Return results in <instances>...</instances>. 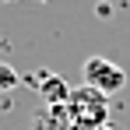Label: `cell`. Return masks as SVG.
Wrapping results in <instances>:
<instances>
[{
	"instance_id": "cell-1",
	"label": "cell",
	"mask_w": 130,
	"mask_h": 130,
	"mask_svg": "<svg viewBox=\"0 0 130 130\" xmlns=\"http://www.w3.org/2000/svg\"><path fill=\"white\" fill-rule=\"evenodd\" d=\"M109 123V99L95 88H74L67 102V130H99Z\"/></svg>"
},
{
	"instance_id": "cell-4",
	"label": "cell",
	"mask_w": 130,
	"mask_h": 130,
	"mask_svg": "<svg viewBox=\"0 0 130 130\" xmlns=\"http://www.w3.org/2000/svg\"><path fill=\"white\" fill-rule=\"evenodd\" d=\"M32 130H67V106L39 112V116H35V123H32Z\"/></svg>"
},
{
	"instance_id": "cell-3",
	"label": "cell",
	"mask_w": 130,
	"mask_h": 130,
	"mask_svg": "<svg viewBox=\"0 0 130 130\" xmlns=\"http://www.w3.org/2000/svg\"><path fill=\"white\" fill-rule=\"evenodd\" d=\"M39 81H42L39 91H42V99H46V106H49V109H60V106L70 102V91H74V88L67 85L63 77H56V74L42 70V74H39Z\"/></svg>"
},
{
	"instance_id": "cell-6",
	"label": "cell",
	"mask_w": 130,
	"mask_h": 130,
	"mask_svg": "<svg viewBox=\"0 0 130 130\" xmlns=\"http://www.w3.org/2000/svg\"><path fill=\"white\" fill-rule=\"evenodd\" d=\"M99 130H123V127H120V123H112V120H109L106 127H99Z\"/></svg>"
},
{
	"instance_id": "cell-2",
	"label": "cell",
	"mask_w": 130,
	"mask_h": 130,
	"mask_svg": "<svg viewBox=\"0 0 130 130\" xmlns=\"http://www.w3.org/2000/svg\"><path fill=\"white\" fill-rule=\"evenodd\" d=\"M123 85H127V74L112 60H106V56L85 60V88H95L99 95H112V91H123Z\"/></svg>"
},
{
	"instance_id": "cell-5",
	"label": "cell",
	"mask_w": 130,
	"mask_h": 130,
	"mask_svg": "<svg viewBox=\"0 0 130 130\" xmlns=\"http://www.w3.org/2000/svg\"><path fill=\"white\" fill-rule=\"evenodd\" d=\"M18 81H21V77H18V70H14V67H11V63H0V91L18 88Z\"/></svg>"
}]
</instances>
